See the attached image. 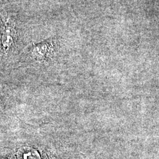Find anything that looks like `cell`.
Segmentation results:
<instances>
[{
    "mask_svg": "<svg viewBox=\"0 0 159 159\" xmlns=\"http://www.w3.org/2000/svg\"><path fill=\"white\" fill-rule=\"evenodd\" d=\"M52 51L53 44L51 42H43L34 46L32 55L37 60H44L48 57Z\"/></svg>",
    "mask_w": 159,
    "mask_h": 159,
    "instance_id": "1",
    "label": "cell"
},
{
    "mask_svg": "<svg viewBox=\"0 0 159 159\" xmlns=\"http://www.w3.org/2000/svg\"><path fill=\"white\" fill-rule=\"evenodd\" d=\"M14 30L12 27H6L1 35V46L4 51H8L14 43Z\"/></svg>",
    "mask_w": 159,
    "mask_h": 159,
    "instance_id": "2",
    "label": "cell"
},
{
    "mask_svg": "<svg viewBox=\"0 0 159 159\" xmlns=\"http://www.w3.org/2000/svg\"><path fill=\"white\" fill-rule=\"evenodd\" d=\"M0 102H1V100H0Z\"/></svg>",
    "mask_w": 159,
    "mask_h": 159,
    "instance_id": "3",
    "label": "cell"
}]
</instances>
